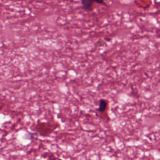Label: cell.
<instances>
[{
  "mask_svg": "<svg viewBox=\"0 0 160 160\" xmlns=\"http://www.w3.org/2000/svg\"><path fill=\"white\" fill-rule=\"evenodd\" d=\"M93 3H94V1H91V0H82L81 1L82 7L83 9L88 11L91 10Z\"/></svg>",
  "mask_w": 160,
  "mask_h": 160,
  "instance_id": "6da1fadb",
  "label": "cell"
},
{
  "mask_svg": "<svg viewBox=\"0 0 160 160\" xmlns=\"http://www.w3.org/2000/svg\"><path fill=\"white\" fill-rule=\"evenodd\" d=\"M107 107V102L106 101L105 99H100L99 101V107L98 108V111L99 112H104L105 111L106 108Z\"/></svg>",
  "mask_w": 160,
  "mask_h": 160,
  "instance_id": "7a4b0ae2",
  "label": "cell"
}]
</instances>
